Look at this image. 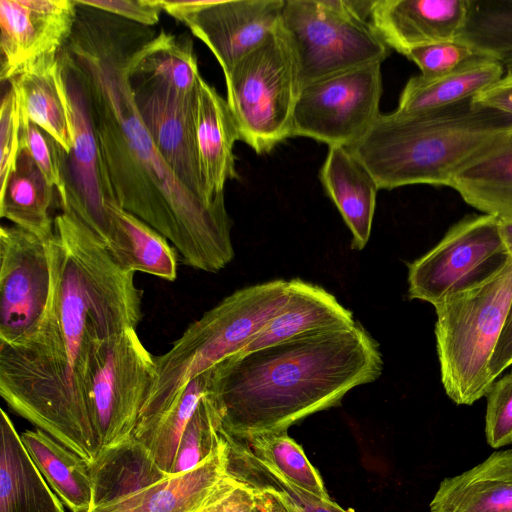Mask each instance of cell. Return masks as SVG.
I'll return each instance as SVG.
<instances>
[{
    "mask_svg": "<svg viewBox=\"0 0 512 512\" xmlns=\"http://www.w3.org/2000/svg\"><path fill=\"white\" fill-rule=\"evenodd\" d=\"M21 108L13 89L6 92L0 109V182L2 190L14 171L20 152Z\"/></svg>",
    "mask_w": 512,
    "mask_h": 512,
    "instance_id": "obj_40",
    "label": "cell"
},
{
    "mask_svg": "<svg viewBox=\"0 0 512 512\" xmlns=\"http://www.w3.org/2000/svg\"><path fill=\"white\" fill-rule=\"evenodd\" d=\"M20 148L29 153L49 184L56 188L59 201L63 200L66 187L60 168L59 145L22 113Z\"/></svg>",
    "mask_w": 512,
    "mask_h": 512,
    "instance_id": "obj_37",
    "label": "cell"
},
{
    "mask_svg": "<svg viewBox=\"0 0 512 512\" xmlns=\"http://www.w3.org/2000/svg\"><path fill=\"white\" fill-rule=\"evenodd\" d=\"M512 300V257L493 274L435 305L441 381L457 405L486 396L489 363Z\"/></svg>",
    "mask_w": 512,
    "mask_h": 512,
    "instance_id": "obj_6",
    "label": "cell"
},
{
    "mask_svg": "<svg viewBox=\"0 0 512 512\" xmlns=\"http://www.w3.org/2000/svg\"><path fill=\"white\" fill-rule=\"evenodd\" d=\"M118 226V238L109 251L122 269L147 273L167 281L177 278V255L167 239L144 221L121 208L111 206Z\"/></svg>",
    "mask_w": 512,
    "mask_h": 512,
    "instance_id": "obj_30",
    "label": "cell"
},
{
    "mask_svg": "<svg viewBox=\"0 0 512 512\" xmlns=\"http://www.w3.org/2000/svg\"><path fill=\"white\" fill-rule=\"evenodd\" d=\"M196 141L207 196L224 197L227 181L238 178L233 153L240 140L227 100L201 76L196 92Z\"/></svg>",
    "mask_w": 512,
    "mask_h": 512,
    "instance_id": "obj_19",
    "label": "cell"
},
{
    "mask_svg": "<svg viewBox=\"0 0 512 512\" xmlns=\"http://www.w3.org/2000/svg\"><path fill=\"white\" fill-rule=\"evenodd\" d=\"M75 2V26L61 54L84 92L117 203L169 240L185 265L219 272L235 254L224 198L207 202L185 187L135 100L131 59L155 30Z\"/></svg>",
    "mask_w": 512,
    "mask_h": 512,
    "instance_id": "obj_2",
    "label": "cell"
},
{
    "mask_svg": "<svg viewBox=\"0 0 512 512\" xmlns=\"http://www.w3.org/2000/svg\"><path fill=\"white\" fill-rule=\"evenodd\" d=\"M20 438L61 502L72 512H89L93 503L89 463L40 429L26 430Z\"/></svg>",
    "mask_w": 512,
    "mask_h": 512,
    "instance_id": "obj_27",
    "label": "cell"
},
{
    "mask_svg": "<svg viewBox=\"0 0 512 512\" xmlns=\"http://www.w3.org/2000/svg\"><path fill=\"white\" fill-rule=\"evenodd\" d=\"M485 437L492 448L512 444V372L494 381L487 394Z\"/></svg>",
    "mask_w": 512,
    "mask_h": 512,
    "instance_id": "obj_38",
    "label": "cell"
},
{
    "mask_svg": "<svg viewBox=\"0 0 512 512\" xmlns=\"http://www.w3.org/2000/svg\"><path fill=\"white\" fill-rule=\"evenodd\" d=\"M224 77L241 141L264 154L292 136L300 87L294 53L281 24Z\"/></svg>",
    "mask_w": 512,
    "mask_h": 512,
    "instance_id": "obj_8",
    "label": "cell"
},
{
    "mask_svg": "<svg viewBox=\"0 0 512 512\" xmlns=\"http://www.w3.org/2000/svg\"><path fill=\"white\" fill-rule=\"evenodd\" d=\"M54 189L29 153L20 148L15 169L0 190V216L49 241L55 233V217L51 215Z\"/></svg>",
    "mask_w": 512,
    "mask_h": 512,
    "instance_id": "obj_28",
    "label": "cell"
},
{
    "mask_svg": "<svg viewBox=\"0 0 512 512\" xmlns=\"http://www.w3.org/2000/svg\"><path fill=\"white\" fill-rule=\"evenodd\" d=\"M79 3L151 27L160 20L158 0H77Z\"/></svg>",
    "mask_w": 512,
    "mask_h": 512,
    "instance_id": "obj_42",
    "label": "cell"
},
{
    "mask_svg": "<svg viewBox=\"0 0 512 512\" xmlns=\"http://www.w3.org/2000/svg\"><path fill=\"white\" fill-rule=\"evenodd\" d=\"M511 129V115L469 99L431 111L380 114L347 148L380 189L417 184L451 187L465 162Z\"/></svg>",
    "mask_w": 512,
    "mask_h": 512,
    "instance_id": "obj_4",
    "label": "cell"
},
{
    "mask_svg": "<svg viewBox=\"0 0 512 512\" xmlns=\"http://www.w3.org/2000/svg\"><path fill=\"white\" fill-rule=\"evenodd\" d=\"M211 377L212 368L191 379L166 413L141 441L148 447L160 469L168 474L172 468L181 435L201 399L208 393Z\"/></svg>",
    "mask_w": 512,
    "mask_h": 512,
    "instance_id": "obj_35",
    "label": "cell"
},
{
    "mask_svg": "<svg viewBox=\"0 0 512 512\" xmlns=\"http://www.w3.org/2000/svg\"><path fill=\"white\" fill-rule=\"evenodd\" d=\"M55 77L71 139L68 154L60 146L58 149L66 187L65 197L59 201L60 207L72 211L109 250L118 236L111 206L118 203L104 169L84 92L61 51Z\"/></svg>",
    "mask_w": 512,
    "mask_h": 512,
    "instance_id": "obj_10",
    "label": "cell"
},
{
    "mask_svg": "<svg viewBox=\"0 0 512 512\" xmlns=\"http://www.w3.org/2000/svg\"><path fill=\"white\" fill-rule=\"evenodd\" d=\"M288 297L289 281L282 279L248 286L192 322L166 353L155 356L156 380L133 435L143 440L191 379L240 352Z\"/></svg>",
    "mask_w": 512,
    "mask_h": 512,
    "instance_id": "obj_5",
    "label": "cell"
},
{
    "mask_svg": "<svg viewBox=\"0 0 512 512\" xmlns=\"http://www.w3.org/2000/svg\"><path fill=\"white\" fill-rule=\"evenodd\" d=\"M504 66H505V73L512 75V61L507 62L506 64H504Z\"/></svg>",
    "mask_w": 512,
    "mask_h": 512,
    "instance_id": "obj_47",
    "label": "cell"
},
{
    "mask_svg": "<svg viewBox=\"0 0 512 512\" xmlns=\"http://www.w3.org/2000/svg\"><path fill=\"white\" fill-rule=\"evenodd\" d=\"M156 362L136 329L98 341L89 366L87 406L100 452L131 435L156 380Z\"/></svg>",
    "mask_w": 512,
    "mask_h": 512,
    "instance_id": "obj_9",
    "label": "cell"
},
{
    "mask_svg": "<svg viewBox=\"0 0 512 512\" xmlns=\"http://www.w3.org/2000/svg\"><path fill=\"white\" fill-rule=\"evenodd\" d=\"M0 435V512H65L4 410Z\"/></svg>",
    "mask_w": 512,
    "mask_h": 512,
    "instance_id": "obj_24",
    "label": "cell"
},
{
    "mask_svg": "<svg viewBox=\"0 0 512 512\" xmlns=\"http://www.w3.org/2000/svg\"><path fill=\"white\" fill-rule=\"evenodd\" d=\"M504 75V64L476 56L437 77L413 76L400 94L396 111L409 114L445 108L472 99Z\"/></svg>",
    "mask_w": 512,
    "mask_h": 512,
    "instance_id": "obj_25",
    "label": "cell"
},
{
    "mask_svg": "<svg viewBox=\"0 0 512 512\" xmlns=\"http://www.w3.org/2000/svg\"><path fill=\"white\" fill-rule=\"evenodd\" d=\"M499 233L507 255L512 257V219L500 218Z\"/></svg>",
    "mask_w": 512,
    "mask_h": 512,
    "instance_id": "obj_46",
    "label": "cell"
},
{
    "mask_svg": "<svg viewBox=\"0 0 512 512\" xmlns=\"http://www.w3.org/2000/svg\"><path fill=\"white\" fill-rule=\"evenodd\" d=\"M197 512H255V493L226 475Z\"/></svg>",
    "mask_w": 512,
    "mask_h": 512,
    "instance_id": "obj_41",
    "label": "cell"
},
{
    "mask_svg": "<svg viewBox=\"0 0 512 512\" xmlns=\"http://www.w3.org/2000/svg\"><path fill=\"white\" fill-rule=\"evenodd\" d=\"M429 506L431 512H512V449L444 478Z\"/></svg>",
    "mask_w": 512,
    "mask_h": 512,
    "instance_id": "obj_20",
    "label": "cell"
},
{
    "mask_svg": "<svg viewBox=\"0 0 512 512\" xmlns=\"http://www.w3.org/2000/svg\"><path fill=\"white\" fill-rule=\"evenodd\" d=\"M474 104L512 116V75L506 74L472 98Z\"/></svg>",
    "mask_w": 512,
    "mask_h": 512,
    "instance_id": "obj_43",
    "label": "cell"
},
{
    "mask_svg": "<svg viewBox=\"0 0 512 512\" xmlns=\"http://www.w3.org/2000/svg\"><path fill=\"white\" fill-rule=\"evenodd\" d=\"M221 443L219 420L206 394L181 435L169 474L176 475L197 467L210 458Z\"/></svg>",
    "mask_w": 512,
    "mask_h": 512,
    "instance_id": "obj_36",
    "label": "cell"
},
{
    "mask_svg": "<svg viewBox=\"0 0 512 512\" xmlns=\"http://www.w3.org/2000/svg\"><path fill=\"white\" fill-rule=\"evenodd\" d=\"M89 467L93 486L89 512L132 511L149 489L170 475L134 435L101 451Z\"/></svg>",
    "mask_w": 512,
    "mask_h": 512,
    "instance_id": "obj_18",
    "label": "cell"
},
{
    "mask_svg": "<svg viewBox=\"0 0 512 512\" xmlns=\"http://www.w3.org/2000/svg\"><path fill=\"white\" fill-rule=\"evenodd\" d=\"M353 314L334 295L301 279L289 281L283 308L237 355L269 347L306 332L354 323ZM235 355V354H234Z\"/></svg>",
    "mask_w": 512,
    "mask_h": 512,
    "instance_id": "obj_22",
    "label": "cell"
},
{
    "mask_svg": "<svg viewBox=\"0 0 512 512\" xmlns=\"http://www.w3.org/2000/svg\"><path fill=\"white\" fill-rule=\"evenodd\" d=\"M133 89L141 117L177 178L204 201L224 198L212 200L205 192L196 141V93L182 97L142 82L133 84Z\"/></svg>",
    "mask_w": 512,
    "mask_h": 512,
    "instance_id": "obj_16",
    "label": "cell"
},
{
    "mask_svg": "<svg viewBox=\"0 0 512 512\" xmlns=\"http://www.w3.org/2000/svg\"><path fill=\"white\" fill-rule=\"evenodd\" d=\"M373 0H284L281 27L300 90L320 79L381 63L390 48L370 24Z\"/></svg>",
    "mask_w": 512,
    "mask_h": 512,
    "instance_id": "obj_7",
    "label": "cell"
},
{
    "mask_svg": "<svg viewBox=\"0 0 512 512\" xmlns=\"http://www.w3.org/2000/svg\"><path fill=\"white\" fill-rule=\"evenodd\" d=\"M253 491L255 493V512H294L276 493L264 490Z\"/></svg>",
    "mask_w": 512,
    "mask_h": 512,
    "instance_id": "obj_45",
    "label": "cell"
},
{
    "mask_svg": "<svg viewBox=\"0 0 512 512\" xmlns=\"http://www.w3.org/2000/svg\"><path fill=\"white\" fill-rule=\"evenodd\" d=\"M58 55L37 61L9 82L21 113L68 154L71 149L70 133L55 77Z\"/></svg>",
    "mask_w": 512,
    "mask_h": 512,
    "instance_id": "obj_29",
    "label": "cell"
},
{
    "mask_svg": "<svg viewBox=\"0 0 512 512\" xmlns=\"http://www.w3.org/2000/svg\"><path fill=\"white\" fill-rule=\"evenodd\" d=\"M52 291L37 328L0 342V395L38 429L92 463L100 453L87 406L89 366L98 341L136 329L142 291L134 272L72 211L55 217L49 240Z\"/></svg>",
    "mask_w": 512,
    "mask_h": 512,
    "instance_id": "obj_1",
    "label": "cell"
},
{
    "mask_svg": "<svg viewBox=\"0 0 512 512\" xmlns=\"http://www.w3.org/2000/svg\"><path fill=\"white\" fill-rule=\"evenodd\" d=\"M382 95L381 63L338 73L303 87L292 121V136L349 147L370 128Z\"/></svg>",
    "mask_w": 512,
    "mask_h": 512,
    "instance_id": "obj_12",
    "label": "cell"
},
{
    "mask_svg": "<svg viewBox=\"0 0 512 512\" xmlns=\"http://www.w3.org/2000/svg\"><path fill=\"white\" fill-rule=\"evenodd\" d=\"M225 476L222 439L220 448L205 462L186 472L169 475L149 489L130 512H197Z\"/></svg>",
    "mask_w": 512,
    "mask_h": 512,
    "instance_id": "obj_32",
    "label": "cell"
},
{
    "mask_svg": "<svg viewBox=\"0 0 512 512\" xmlns=\"http://www.w3.org/2000/svg\"><path fill=\"white\" fill-rule=\"evenodd\" d=\"M405 56L417 65L421 75L437 77L455 70L476 54L465 42L453 39L415 47Z\"/></svg>",
    "mask_w": 512,
    "mask_h": 512,
    "instance_id": "obj_39",
    "label": "cell"
},
{
    "mask_svg": "<svg viewBox=\"0 0 512 512\" xmlns=\"http://www.w3.org/2000/svg\"><path fill=\"white\" fill-rule=\"evenodd\" d=\"M469 0H373L370 24L388 45L405 56L418 46L457 39Z\"/></svg>",
    "mask_w": 512,
    "mask_h": 512,
    "instance_id": "obj_17",
    "label": "cell"
},
{
    "mask_svg": "<svg viewBox=\"0 0 512 512\" xmlns=\"http://www.w3.org/2000/svg\"><path fill=\"white\" fill-rule=\"evenodd\" d=\"M451 188L483 214L512 219V129L465 162Z\"/></svg>",
    "mask_w": 512,
    "mask_h": 512,
    "instance_id": "obj_23",
    "label": "cell"
},
{
    "mask_svg": "<svg viewBox=\"0 0 512 512\" xmlns=\"http://www.w3.org/2000/svg\"><path fill=\"white\" fill-rule=\"evenodd\" d=\"M383 360L358 323L315 330L212 367L207 393L219 431L234 438L282 432L337 406L359 385L375 381Z\"/></svg>",
    "mask_w": 512,
    "mask_h": 512,
    "instance_id": "obj_3",
    "label": "cell"
},
{
    "mask_svg": "<svg viewBox=\"0 0 512 512\" xmlns=\"http://www.w3.org/2000/svg\"><path fill=\"white\" fill-rule=\"evenodd\" d=\"M240 440L261 462L294 485L320 498L331 499L318 471L287 431L258 434Z\"/></svg>",
    "mask_w": 512,
    "mask_h": 512,
    "instance_id": "obj_34",
    "label": "cell"
},
{
    "mask_svg": "<svg viewBox=\"0 0 512 512\" xmlns=\"http://www.w3.org/2000/svg\"><path fill=\"white\" fill-rule=\"evenodd\" d=\"M499 221L497 216L482 214L452 226L435 247L409 264V297L435 306L502 267L510 256L501 240Z\"/></svg>",
    "mask_w": 512,
    "mask_h": 512,
    "instance_id": "obj_11",
    "label": "cell"
},
{
    "mask_svg": "<svg viewBox=\"0 0 512 512\" xmlns=\"http://www.w3.org/2000/svg\"><path fill=\"white\" fill-rule=\"evenodd\" d=\"M121 512H130V511H121Z\"/></svg>",
    "mask_w": 512,
    "mask_h": 512,
    "instance_id": "obj_48",
    "label": "cell"
},
{
    "mask_svg": "<svg viewBox=\"0 0 512 512\" xmlns=\"http://www.w3.org/2000/svg\"><path fill=\"white\" fill-rule=\"evenodd\" d=\"M77 18L75 0H0L1 81L56 56L68 42Z\"/></svg>",
    "mask_w": 512,
    "mask_h": 512,
    "instance_id": "obj_15",
    "label": "cell"
},
{
    "mask_svg": "<svg viewBox=\"0 0 512 512\" xmlns=\"http://www.w3.org/2000/svg\"><path fill=\"white\" fill-rule=\"evenodd\" d=\"M512 364V300L501 331V335L496 344L494 353L489 363V374L491 380L495 379L506 368Z\"/></svg>",
    "mask_w": 512,
    "mask_h": 512,
    "instance_id": "obj_44",
    "label": "cell"
},
{
    "mask_svg": "<svg viewBox=\"0 0 512 512\" xmlns=\"http://www.w3.org/2000/svg\"><path fill=\"white\" fill-rule=\"evenodd\" d=\"M319 179L352 233V249L362 250L371 234L377 182L344 146L329 147Z\"/></svg>",
    "mask_w": 512,
    "mask_h": 512,
    "instance_id": "obj_21",
    "label": "cell"
},
{
    "mask_svg": "<svg viewBox=\"0 0 512 512\" xmlns=\"http://www.w3.org/2000/svg\"><path fill=\"white\" fill-rule=\"evenodd\" d=\"M213 53L227 75L280 24L284 0H158Z\"/></svg>",
    "mask_w": 512,
    "mask_h": 512,
    "instance_id": "obj_14",
    "label": "cell"
},
{
    "mask_svg": "<svg viewBox=\"0 0 512 512\" xmlns=\"http://www.w3.org/2000/svg\"><path fill=\"white\" fill-rule=\"evenodd\" d=\"M131 79L163 87L182 97L195 95L201 74L188 35L151 33L138 46L130 64Z\"/></svg>",
    "mask_w": 512,
    "mask_h": 512,
    "instance_id": "obj_26",
    "label": "cell"
},
{
    "mask_svg": "<svg viewBox=\"0 0 512 512\" xmlns=\"http://www.w3.org/2000/svg\"><path fill=\"white\" fill-rule=\"evenodd\" d=\"M49 241L13 226L0 228V342L14 343L44 317L52 291Z\"/></svg>",
    "mask_w": 512,
    "mask_h": 512,
    "instance_id": "obj_13",
    "label": "cell"
},
{
    "mask_svg": "<svg viewBox=\"0 0 512 512\" xmlns=\"http://www.w3.org/2000/svg\"><path fill=\"white\" fill-rule=\"evenodd\" d=\"M220 434L225 473L230 478L253 490L276 493L294 512H348L332 499L320 498L285 479L261 462L240 439L223 432Z\"/></svg>",
    "mask_w": 512,
    "mask_h": 512,
    "instance_id": "obj_31",
    "label": "cell"
},
{
    "mask_svg": "<svg viewBox=\"0 0 512 512\" xmlns=\"http://www.w3.org/2000/svg\"><path fill=\"white\" fill-rule=\"evenodd\" d=\"M476 56L506 64L512 61V0H469L458 36Z\"/></svg>",
    "mask_w": 512,
    "mask_h": 512,
    "instance_id": "obj_33",
    "label": "cell"
}]
</instances>
